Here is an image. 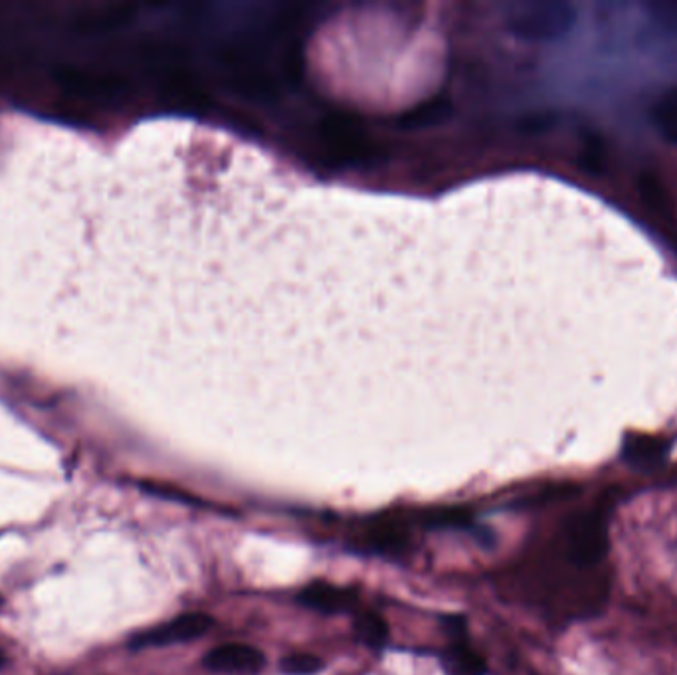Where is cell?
Segmentation results:
<instances>
[{
	"mask_svg": "<svg viewBox=\"0 0 677 675\" xmlns=\"http://www.w3.org/2000/svg\"><path fill=\"white\" fill-rule=\"evenodd\" d=\"M565 547L569 561L579 567L600 563L608 553V527L604 513H575L565 527Z\"/></svg>",
	"mask_w": 677,
	"mask_h": 675,
	"instance_id": "cell-1",
	"label": "cell"
},
{
	"mask_svg": "<svg viewBox=\"0 0 677 675\" xmlns=\"http://www.w3.org/2000/svg\"><path fill=\"white\" fill-rule=\"evenodd\" d=\"M577 20L571 4H543L531 8L519 18V32L535 40H555L565 36Z\"/></svg>",
	"mask_w": 677,
	"mask_h": 675,
	"instance_id": "cell-2",
	"label": "cell"
},
{
	"mask_svg": "<svg viewBox=\"0 0 677 675\" xmlns=\"http://www.w3.org/2000/svg\"><path fill=\"white\" fill-rule=\"evenodd\" d=\"M212 628V618L206 614H185L175 618L169 624L159 628L147 630L131 640V648H155V646H169L179 642H189L200 638Z\"/></svg>",
	"mask_w": 677,
	"mask_h": 675,
	"instance_id": "cell-3",
	"label": "cell"
},
{
	"mask_svg": "<svg viewBox=\"0 0 677 675\" xmlns=\"http://www.w3.org/2000/svg\"><path fill=\"white\" fill-rule=\"evenodd\" d=\"M204 668L220 674H256L264 668L266 658L260 650L242 644H228L210 650L204 660Z\"/></svg>",
	"mask_w": 677,
	"mask_h": 675,
	"instance_id": "cell-4",
	"label": "cell"
},
{
	"mask_svg": "<svg viewBox=\"0 0 677 675\" xmlns=\"http://www.w3.org/2000/svg\"><path fill=\"white\" fill-rule=\"evenodd\" d=\"M668 442L652 434H628L622 446L624 460L636 470H656L668 458Z\"/></svg>",
	"mask_w": 677,
	"mask_h": 675,
	"instance_id": "cell-5",
	"label": "cell"
},
{
	"mask_svg": "<svg viewBox=\"0 0 677 675\" xmlns=\"http://www.w3.org/2000/svg\"><path fill=\"white\" fill-rule=\"evenodd\" d=\"M363 545L375 553L398 555L408 547V529L398 519L381 517L365 529Z\"/></svg>",
	"mask_w": 677,
	"mask_h": 675,
	"instance_id": "cell-6",
	"label": "cell"
},
{
	"mask_svg": "<svg viewBox=\"0 0 677 675\" xmlns=\"http://www.w3.org/2000/svg\"><path fill=\"white\" fill-rule=\"evenodd\" d=\"M297 600L307 608L333 614V612H345L353 608L357 602V596L351 590H343V588H337L325 582H315L303 588Z\"/></svg>",
	"mask_w": 677,
	"mask_h": 675,
	"instance_id": "cell-7",
	"label": "cell"
},
{
	"mask_svg": "<svg viewBox=\"0 0 677 675\" xmlns=\"http://www.w3.org/2000/svg\"><path fill=\"white\" fill-rule=\"evenodd\" d=\"M638 194L642 198V202L646 204V208H650L658 218L662 220H672V196L668 193L664 181L652 173V171H644L638 179Z\"/></svg>",
	"mask_w": 677,
	"mask_h": 675,
	"instance_id": "cell-8",
	"label": "cell"
},
{
	"mask_svg": "<svg viewBox=\"0 0 677 675\" xmlns=\"http://www.w3.org/2000/svg\"><path fill=\"white\" fill-rule=\"evenodd\" d=\"M652 123L666 141L677 143V88L666 92L652 105Z\"/></svg>",
	"mask_w": 677,
	"mask_h": 675,
	"instance_id": "cell-9",
	"label": "cell"
},
{
	"mask_svg": "<svg viewBox=\"0 0 677 675\" xmlns=\"http://www.w3.org/2000/svg\"><path fill=\"white\" fill-rule=\"evenodd\" d=\"M581 165L582 169L590 175H602L608 163V151H606V143L602 141L600 135H586L582 141L581 149Z\"/></svg>",
	"mask_w": 677,
	"mask_h": 675,
	"instance_id": "cell-10",
	"label": "cell"
},
{
	"mask_svg": "<svg viewBox=\"0 0 677 675\" xmlns=\"http://www.w3.org/2000/svg\"><path fill=\"white\" fill-rule=\"evenodd\" d=\"M355 628H357L359 638H361L367 646H371V648H381V646H385V642H387L388 638V626L387 622H385L379 614H375V612H365V614H361V616L357 618Z\"/></svg>",
	"mask_w": 677,
	"mask_h": 675,
	"instance_id": "cell-11",
	"label": "cell"
},
{
	"mask_svg": "<svg viewBox=\"0 0 677 675\" xmlns=\"http://www.w3.org/2000/svg\"><path fill=\"white\" fill-rule=\"evenodd\" d=\"M472 511L464 507H446L426 515L424 523L434 529H466L472 525Z\"/></svg>",
	"mask_w": 677,
	"mask_h": 675,
	"instance_id": "cell-12",
	"label": "cell"
},
{
	"mask_svg": "<svg viewBox=\"0 0 677 675\" xmlns=\"http://www.w3.org/2000/svg\"><path fill=\"white\" fill-rule=\"evenodd\" d=\"M448 670L452 675H484V660L468 646L458 644L448 656Z\"/></svg>",
	"mask_w": 677,
	"mask_h": 675,
	"instance_id": "cell-13",
	"label": "cell"
},
{
	"mask_svg": "<svg viewBox=\"0 0 677 675\" xmlns=\"http://www.w3.org/2000/svg\"><path fill=\"white\" fill-rule=\"evenodd\" d=\"M280 668L288 675H311L323 668V660L313 654H291L282 660Z\"/></svg>",
	"mask_w": 677,
	"mask_h": 675,
	"instance_id": "cell-14",
	"label": "cell"
},
{
	"mask_svg": "<svg viewBox=\"0 0 677 675\" xmlns=\"http://www.w3.org/2000/svg\"><path fill=\"white\" fill-rule=\"evenodd\" d=\"M652 20L664 30L677 36V2L672 4H650Z\"/></svg>",
	"mask_w": 677,
	"mask_h": 675,
	"instance_id": "cell-15",
	"label": "cell"
},
{
	"mask_svg": "<svg viewBox=\"0 0 677 675\" xmlns=\"http://www.w3.org/2000/svg\"><path fill=\"white\" fill-rule=\"evenodd\" d=\"M149 493L153 495H161V497H169V499H177V501H185V503H198V497H193L185 491L173 489V487H165V485H143Z\"/></svg>",
	"mask_w": 677,
	"mask_h": 675,
	"instance_id": "cell-16",
	"label": "cell"
},
{
	"mask_svg": "<svg viewBox=\"0 0 677 675\" xmlns=\"http://www.w3.org/2000/svg\"><path fill=\"white\" fill-rule=\"evenodd\" d=\"M2 662H4V658H2V652H0V666H2Z\"/></svg>",
	"mask_w": 677,
	"mask_h": 675,
	"instance_id": "cell-17",
	"label": "cell"
}]
</instances>
